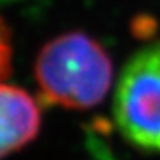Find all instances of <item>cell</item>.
<instances>
[{
  "label": "cell",
  "instance_id": "6da1fadb",
  "mask_svg": "<svg viewBox=\"0 0 160 160\" xmlns=\"http://www.w3.org/2000/svg\"><path fill=\"white\" fill-rule=\"evenodd\" d=\"M33 73L45 104L89 110L107 97L114 68L111 57L97 39L85 31H67L42 46Z\"/></svg>",
  "mask_w": 160,
  "mask_h": 160
},
{
  "label": "cell",
  "instance_id": "7a4b0ae2",
  "mask_svg": "<svg viewBox=\"0 0 160 160\" xmlns=\"http://www.w3.org/2000/svg\"><path fill=\"white\" fill-rule=\"evenodd\" d=\"M113 119L129 144L160 154V40L138 49L123 65L113 93Z\"/></svg>",
  "mask_w": 160,
  "mask_h": 160
},
{
  "label": "cell",
  "instance_id": "3957f363",
  "mask_svg": "<svg viewBox=\"0 0 160 160\" xmlns=\"http://www.w3.org/2000/svg\"><path fill=\"white\" fill-rule=\"evenodd\" d=\"M42 110L28 91L3 83L0 89V154L6 157L33 142L40 131Z\"/></svg>",
  "mask_w": 160,
  "mask_h": 160
}]
</instances>
